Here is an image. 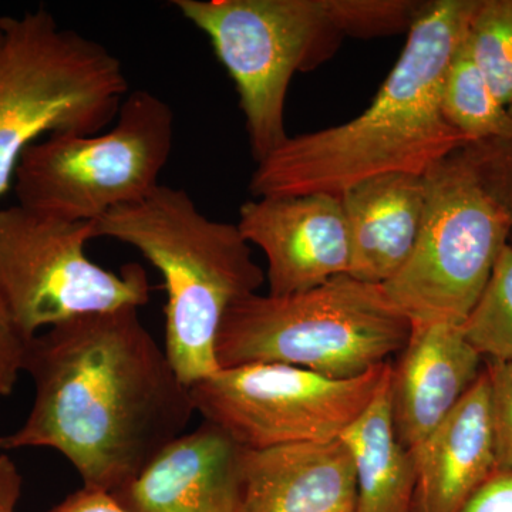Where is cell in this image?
Returning a JSON list of instances; mask_svg holds the SVG:
<instances>
[{
    "mask_svg": "<svg viewBox=\"0 0 512 512\" xmlns=\"http://www.w3.org/2000/svg\"><path fill=\"white\" fill-rule=\"evenodd\" d=\"M23 372L35 402L18 430L0 436V451L53 448L93 490L113 494L133 483L195 413L190 387L133 306L36 335Z\"/></svg>",
    "mask_w": 512,
    "mask_h": 512,
    "instance_id": "6da1fadb",
    "label": "cell"
},
{
    "mask_svg": "<svg viewBox=\"0 0 512 512\" xmlns=\"http://www.w3.org/2000/svg\"><path fill=\"white\" fill-rule=\"evenodd\" d=\"M477 2L421 3L402 55L373 103L348 123L286 138L256 163L249 192L255 198L318 192L340 197L376 175H426L470 144L444 119L441 90Z\"/></svg>",
    "mask_w": 512,
    "mask_h": 512,
    "instance_id": "7a4b0ae2",
    "label": "cell"
},
{
    "mask_svg": "<svg viewBox=\"0 0 512 512\" xmlns=\"http://www.w3.org/2000/svg\"><path fill=\"white\" fill-rule=\"evenodd\" d=\"M94 227L96 238L130 245L163 275L164 350L181 382L190 387L217 373L215 343L225 313L266 281L237 224L211 220L183 188L160 185Z\"/></svg>",
    "mask_w": 512,
    "mask_h": 512,
    "instance_id": "3957f363",
    "label": "cell"
},
{
    "mask_svg": "<svg viewBox=\"0 0 512 512\" xmlns=\"http://www.w3.org/2000/svg\"><path fill=\"white\" fill-rule=\"evenodd\" d=\"M412 322L384 292L339 275L289 296L254 293L235 302L215 343L220 369L278 363L352 379L399 355Z\"/></svg>",
    "mask_w": 512,
    "mask_h": 512,
    "instance_id": "277c9868",
    "label": "cell"
},
{
    "mask_svg": "<svg viewBox=\"0 0 512 512\" xmlns=\"http://www.w3.org/2000/svg\"><path fill=\"white\" fill-rule=\"evenodd\" d=\"M128 94L123 63L49 10L0 18V197L23 153L59 134H97Z\"/></svg>",
    "mask_w": 512,
    "mask_h": 512,
    "instance_id": "5b68a950",
    "label": "cell"
},
{
    "mask_svg": "<svg viewBox=\"0 0 512 512\" xmlns=\"http://www.w3.org/2000/svg\"><path fill=\"white\" fill-rule=\"evenodd\" d=\"M174 134V111L161 97L128 93L110 130L46 137L23 153L13 181L18 204L59 220L97 222L160 187Z\"/></svg>",
    "mask_w": 512,
    "mask_h": 512,
    "instance_id": "8992f818",
    "label": "cell"
},
{
    "mask_svg": "<svg viewBox=\"0 0 512 512\" xmlns=\"http://www.w3.org/2000/svg\"><path fill=\"white\" fill-rule=\"evenodd\" d=\"M174 9L210 39L234 80L256 163L288 138L285 104L296 72L332 52L342 37L328 0H173Z\"/></svg>",
    "mask_w": 512,
    "mask_h": 512,
    "instance_id": "52a82bcc",
    "label": "cell"
},
{
    "mask_svg": "<svg viewBox=\"0 0 512 512\" xmlns=\"http://www.w3.org/2000/svg\"><path fill=\"white\" fill-rule=\"evenodd\" d=\"M424 180L426 207L416 247L402 271L382 286L412 323L463 325L508 244L510 220L458 153L434 165Z\"/></svg>",
    "mask_w": 512,
    "mask_h": 512,
    "instance_id": "ba28073f",
    "label": "cell"
},
{
    "mask_svg": "<svg viewBox=\"0 0 512 512\" xmlns=\"http://www.w3.org/2000/svg\"><path fill=\"white\" fill-rule=\"evenodd\" d=\"M94 238V222L59 220L19 204L0 208V299L29 340L77 316L150 301L146 269L128 264L113 272L94 264L86 254Z\"/></svg>",
    "mask_w": 512,
    "mask_h": 512,
    "instance_id": "9c48e42d",
    "label": "cell"
},
{
    "mask_svg": "<svg viewBox=\"0 0 512 512\" xmlns=\"http://www.w3.org/2000/svg\"><path fill=\"white\" fill-rule=\"evenodd\" d=\"M392 363L332 379L278 363L220 369L191 384L195 413L249 450L340 439L382 389Z\"/></svg>",
    "mask_w": 512,
    "mask_h": 512,
    "instance_id": "30bf717a",
    "label": "cell"
},
{
    "mask_svg": "<svg viewBox=\"0 0 512 512\" xmlns=\"http://www.w3.org/2000/svg\"><path fill=\"white\" fill-rule=\"evenodd\" d=\"M239 232L268 262V295L311 291L349 274L350 239L342 200L336 195L262 197L239 210Z\"/></svg>",
    "mask_w": 512,
    "mask_h": 512,
    "instance_id": "8fae6325",
    "label": "cell"
},
{
    "mask_svg": "<svg viewBox=\"0 0 512 512\" xmlns=\"http://www.w3.org/2000/svg\"><path fill=\"white\" fill-rule=\"evenodd\" d=\"M412 326L389 380L394 436L407 451L419 447L453 412L483 372L484 359L468 343L461 325Z\"/></svg>",
    "mask_w": 512,
    "mask_h": 512,
    "instance_id": "7c38bea8",
    "label": "cell"
},
{
    "mask_svg": "<svg viewBox=\"0 0 512 512\" xmlns=\"http://www.w3.org/2000/svg\"><path fill=\"white\" fill-rule=\"evenodd\" d=\"M242 450L224 430L204 420L111 495L130 512H239Z\"/></svg>",
    "mask_w": 512,
    "mask_h": 512,
    "instance_id": "4fadbf2b",
    "label": "cell"
},
{
    "mask_svg": "<svg viewBox=\"0 0 512 512\" xmlns=\"http://www.w3.org/2000/svg\"><path fill=\"white\" fill-rule=\"evenodd\" d=\"M356 497L343 439L242 450L239 512H355Z\"/></svg>",
    "mask_w": 512,
    "mask_h": 512,
    "instance_id": "5bb4252c",
    "label": "cell"
},
{
    "mask_svg": "<svg viewBox=\"0 0 512 512\" xmlns=\"http://www.w3.org/2000/svg\"><path fill=\"white\" fill-rule=\"evenodd\" d=\"M410 453L416 468L413 512H458L497 470L485 367L453 412Z\"/></svg>",
    "mask_w": 512,
    "mask_h": 512,
    "instance_id": "9a60e30c",
    "label": "cell"
},
{
    "mask_svg": "<svg viewBox=\"0 0 512 512\" xmlns=\"http://www.w3.org/2000/svg\"><path fill=\"white\" fill-rule=\"evenodd\" d=\"M340 200L349 229L348 275L366 284H387L416 247L426 207L424 175H376L352 185Z\"/></svg>",
    "mask_w": 512,
    "mask_h": 512,
    "instance_id": "2e32d148",
    "label": "cell"
},
{
    "mask_svg": "<svg viewBox=\"0 0 512 512\" xmlns=\"http://www.w3.org/2000/svg\"><path fill=\"white\" fill-rule=\"evenodd\" d=\"M389 380L390 373L366 412L340 437L355 460V512H413L416 468L413 454L394 436Z\"/></svg>",
    "mask_w": 512,
    "mask_h": 512,
    "instance_id": "e0dca14e",
    "label": "cell"
},
{
    "mask_svg": "<svg viewBox=\"0 0 512 512\" xmlns=\"http://www.w3.org/2000/svg\"><path fill=\"white\" fill-rule=\"evenodd\" d=\"M444 119L470 143L512 137V110L494 96L466 39L448 66L441 90Z\"/></svg>",
    "mask_w": 512,
    "mask_h": 512,
    "instance_id": "ac0fdd59",
    "label": "cell"
},
{
    "mask_svg": "<svg viewBox=\"0 0 512 512\" xmlns=\"http://www.w3.org/2000/svg\"><path fill=\"white\" fill-rule=\"evenodd\" d=\"M461 328L485 360L512 362V245L498 255L480 301Z\"/></svg>",
    "mask_w": 512,
    "mask_h": 512,
    "instance_id": "d6986e66",
    "label": "cell"
},
{
    "mask_svg": "<svg viewBox=\"0 0 512 512\" xmlns=\"http://www.w3.org/2000/svg\"><path fill=\"white\" fill-rule=\"evenodd\" d=\"M471 53L504 107L512 104V0H478L468 25Z\"/></svg>",
    "mask_w": 512,
    "mask_h": 512,
    "instance_id": "ffe728a7",
    "label": "cell"
},
{
    "mask_svg": "<svg viewBox=\"0 0 512 512\" xmlns=\"http://www.w3.org/2000/svg\"><path fill=\"white\" fill-rule=\"evenodd\" d=\"M423 3V2H421ZM420 2L328 0L330 18L342 36L372 37L410 29Z\"/></svg>",
    "mask_w": 512,
    "mask_h": 512,
    "instance_id": "44dd1931",
    "label": "cell"
},
{
    "mask_svg": "<svg viewBox=\"0 0 512 512\" xmlns=\"http://www.w3.org/2000/svg\"><path fill=\"white\" fill-rule=\"evenodd\" d=\"M497 470L512 473V362L485 360Z\"/></svg>",
    "mask_w": 512,
    "mask_h": 512,
    "instance_id": "7402d4cb",
    "label": "cell"
},
{
    "mask_svg": "<svg viewBox=\"0 0 512 512\" xmlns=\"http://www.w3.org/2000/svg\"><path fill=\"white\" fill-rule=\"evenodd\" d=\"M30 340L23 335L0 299V397L13 392L19 373L25 369Z\"/></svg>",
    "mask_w": 512,
    "mask_h": 512,
    "instance_id": "603a6c76",
    "label": "cell"
},
{
    "mask_svg": "<svg viewBox=\"0 0 512 512\" xmlns=\"http://www.w3.org/2000/svg\"><path fill=\"white\" fill-rule=\"evenodd\" d=\"M458 512H512V473L494 471Z\"/></svg>",
    "mask_w": 512,
    "mask_h": 512,
    "instance_id": "cb8c5ba5",
    "label": "cell"
},
{
    "mask_svg": "<svg viewBox=\"0 0 512 512\" xmlns=\"http://www.w3.org/2000/svg\"><path fill=\"white\" fill-rule=\"evenodd\" d=\"M49 512H130L121 507L119 501L106 491L93 488H80L76 493L67 495L62 503Z\"/></svg>",
    "mask_w": 512,
    "mask_h": 512,
    "instance_id": "d4e9b609",
    "label": "cell"
},
{
    "mask_svg": "<svg viewBox=\"0 0 512 512\" xmlns=\"http://www.w3.org/2000/svg\"><path fill=\"white\" fill-rule=\"evenodd\" d=\"M23 477L8 453H0V512H16L22 497Z\"/></svg>",
    "mask_w": 512,
    "mask_h": 512,
    "instance_id": "484cf974",
    "label": "cell"
}]
</instances>
